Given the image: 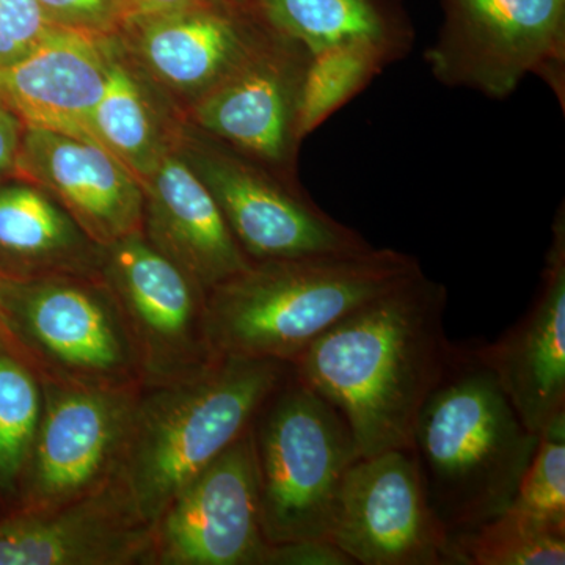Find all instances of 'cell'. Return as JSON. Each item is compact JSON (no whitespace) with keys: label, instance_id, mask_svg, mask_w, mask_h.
Here are the masks:
<instances>
[{"label":"cell","instance_id":"obj_10","mask_svg":"<svg viewBox=\"0 0 565 565\" xmlns=\"http://www.w3.org/2000/svg\"><path fill=\"white\" fill-rule=\"evenodd\" d=\"M99 275L120 303L136 343L143 386L210 362L207 291L145 237L104 245Z\"/></svg>","mask_w":565,"mask_h":565},{"label":"cell","instance_id":"obj_2","mask_svg":"<svg viewBox=\"0 0 565 565\" xmlns=\"http://www.w3.org/2000/svg\"><path fill=\"white\" fill-rule=\"evenodd\" d=\"M423 273L393 248L252 262L207 291L214 355L291 363L363 305Z\"/></svg>","mask_w":565,"mask_h":565},{"label":"cell","instance_id":"obj_30","mask_svg":"<svg viewBox=\"0 0 565 565\" xmlns=\"http://www.w3.org/2000/svg\"><path fill=\"white\" fill-rule=\"evenodd\" d=\"M24 125L9 104L0 98V177L17 170Z\"/></svg>","mask_w":565,"mask_h":565},{"label":"cell","instance_id":"obj_33","mask_svg":"<svg viewBox=\"0 0 565 565\" xmlns=\"http://www.w3.org/2000/svg\"><path fill=\"white\" fill-rule=\"evenodd\" d=\"M225 2L233 3L237 7H252L253 0H225Z\"/></svg>","mask_w":565,"mask_h":565},{"label":"cell","instance_id":"obj_29","mask_svg":"<svg viewBox=\"0 0 565 565\" xmlns=\"http://www.w3.org/2000/svg\"><path fill=\"white\" fill-rule=\"evenodd\" d=\"M263 565H356L332 539H299L267 545Z\"/></svg>","mask_w":565,"mask_h":565},{"label":"cell","instance_id":"obj_18","mask_svg":"<svg viewBox=\"0 0 565 565\" xmlns=\"http://www.w3.org/2000/svg\"><path fill=\"white\" fill-rule=\"evenodd\" d=\"M111 36L54 25L31 54L0 68V98L24 128L93 140L92 115L106 87Z\"/></svg>","mask_w":565,"mask_h":565},{"label":"cell","instance_id":"obj_21","mask_svg":"<svg viewBox=\"0 0 565 565\" xmlns=\"http://www.w3.org/2000/svg\"><path fill=\"white\" fill-rule=\"evenodd\" d=\"M274 31L302 43L311 54L370 46L397 62L408 55L414 32L393 0H253Z\"/></svg>","mask_w":565,"mask_h":565},{"label":"cell","instance_id":"obj_9","mask_svg":"<svg viewBox=\"0 0 565 565\" xmlns=\"http://www.w3.org/2000/svg\"><path fill=\"white\" fill-rule=\"evenodd\" d=\"M329 537L356 565H459L412 449H388L351 465Z\"/></svg>","mask_w":565,"mask_h":565},{"label":"cell","instance_id":"obj_22","mask_svg":"<svg viewBox=\"0 0 565 565\" xmlns=\"http://www.w3.org/2000/svg\"><path fill=\"white\" fill-rule=\"evenodd\" d=\"M90 132L140 182L173 151L166 118L117 35L110 40L106 87L93 111Z\"/></svg>","mask_w":565,"mask_h":565},{"label":"cell","instance_id":"obj_19","mask_svg":"<svg viewBox=\"0 0 565 565\" xmlns=\"http://www.w3.org/2000/svg\"><path fill=\"white\" fill-rule=\"evenodd\" d=\"M141 188L145 237L206 291L250 266L210 189L180 151H170Z\"/></svg>","mask_w":565,"mask_h":565},{"label":"cell","instance_id":"obj_23","mask_svg":"<svg viewBox=\"0 0 565 565\" xmlns=\"http://www.w3.org/2000/svg\"><path fill=\"white\" fill-rule=\"evenodd\" d=\"M451 539L459 565L565 564V527L512 508Z\"/></svg>","mask_w":565,"mask_h":565},{"label":"cell","instance_id":"obj_12","mask_svg":"<svg viewBox=\"0 0 565 565\" xmlns=\"http://www.w3.org/2000/svg\"><path fill=\"white\" fill-rule=\"evenodd\" d=\"M313 54L269 28L236 70L189 106L200 132L296 181L300 106Z\"/></svg>","mask_w":565,"mask_h":565},{"label":"cell","instance_id":"obj_25","mask_svg":"<svg viewBox=\"0 0 565 565\" xmlns=\"http://www.w3.org/2000/svg\"><path fill=\"white\" fill-rule=\"evenodd\" d=\"M43 411V390L20 359L0 349V489L22 479Z\"/></svg>","mask_w":565,"mask_h":565},{"label":"cell","instance_id":"obj_5","mask_svg":"<svg viewBox=\"0 0 565 565\" xmlns=\"http://www.w3.org/2000/svg\"><path fill=\"white\" fill-rule=\"evenodd\" d=\"M252 434L266 541L329 537L341 486L360 457L343 416L289 370Z\"/></svg>","mask_w":565,"mask_h":565},{"label":"cell","instance_id":"obj_27","mask_svg":"<svg viewBox=\"0 0 565 565\" xmlns=\"http://www.w3.org/2000/svg\"><path fill=\"white\" fill-rule=\"evenodd\" d=\"M52 28L39 0H0V68L31 54Z\"/></svg>","mask_w":565,"mask_h":565},{"label":"cell","instance_id":"obj_24","mask_svg":"<svg viewBox=\"0 0 565 565\" xmlns=\"http://www.w3.org/2000/svg\"><path fill=\"white\" fill-rule=\"evenodd\" d=\"M392 63L388 55L370 46L334 47L313 54L300 106L302 140L355 98Z\"/></svg>","mask_w":565,"mask_h":565},{"label":"cell","instance_id":"obj_4","mask_svg":"<svg viewBox=\"0 0 565 565\" xmlns=\"http://www.w3.org/2000/svg\"><path fill=\"white\" fill-rule=\"evenodd\" d=\"M289 370L277 360L215 355L141 386L115 476L145 522L154 527L177 494L250 429Z\"/></svg>","mask_w":565,"mask_h":565},{"label":"cell","instance_id":"obj_31","mask_svg":"<svg viewBox=\"0 0 565 565\" xmlns=\"http://www.w3.org/2000/svg\"><path fill=\"white\" fill-rule=\"evenodd\" d=\"M202 2L204 0H126V6H128L129 20V18L154 17V14L191 9Z\"/></svg>","mask_w":565,"mask_h":565},{"label":"cell","instance_id":"obj_17","mask_svg":"<svg viewBox=\"0 0 565 565\" xmlns=\"http://www.w3.org/2000/svg\"><path fill=\"white\" fill-rule=\"evenodd\" d=\"M14 172L51 193L103 247L143 230L141 182L96 141L24 128Z\"/></svg>","mask_w":565,"mask_h":565},{"label":"cell","instance_id":"obj_7","mask_svg":"<svg viewBox=\"0 0 565 565\" xmlns=\"http://www.w3.org/2000/svg\"><path fill=\"white\" fill-rule=\"evenodd\" d=\"M426 62L446 87L505 99L530 74L565 104V0H441Z\"/></svg>","mask_w":565,"mask_h":565},{"label":"cell","instance_id":"obj_16","mask_svg":"<svg viewBox=\"0 0 565 565\" xmlns=\"http://www.w3.org/2000/svg\"><path fill=\"white\" fill-rule=\"evenodd\" d=\"M531 433L565 416V207H557L552 243L533 302L493 343L470 344Z\"/></svg>","mask_w":565,"mask_h":565},{"label":"cell","instance_id":"obj_15","mask_svg":"<svg viewBox=\"0 0 565 565\" xmlns=\"http://www.w3.org/2000/svg\"><path fill=\"white\" fill-rule=\"evenodd\" d=\"M154 527L117 476L70 503L0 522V565L147 564Z\"/></svg>","mask_w":565,"mask_h":565},{"label":"cell","instance_id":"obj_11","mask_svg":"<svg viewBox=\"0 0 565 565\" xmlns=\"http://www.w3.org/2000/svg\"><path fill=\"white\" fill-rule=\"evenodd\" d=\"M43 411L25 465L24 509L55 508L118 470L141 386L102 388L40 377Z\"/></svg>","mask_w":565,"mask_h":565},{"label":"cell","instance_id":"obj_13","mask_svg":"<svg viewBox=\"0 0 565 565\" xmlns=\"http://www.w3.org/2000/svg\"><path fill=\"white\" fill-rule=\"evenodd\" d=\"M267 545L250 427L163 511L147 564L263 565Z\"/></svg>","mask_w":565,"mask_h":565},{"label":"cell","instance_id":"obj_1","mask_svg":"<svg viewBox=\"0 0 565 565\" xmlns=\"http://www.w3.org/2000/svg\"><path fill=\"white\" fill-rule=\"evenodd\" d=\"M448 289L424 273L353 311L291 364L340 412L360 457L411 449L416 418L444 375L455 343Z\"/></svg>","mask_w":565,"mask_h":565},{"label":"cell","instance_id":"obj_28","mask_svg":"<svg viewBox=\"0 0 565 565\" xmlns=\"http://www.w3.org/2000/svg\"><path fill=\"white\" fill-rule=\"evenodd\" d=\"M39 3L57 28L96 36L117 35L128 20L126 0H39Z\"/></svg>","mask_w":565,"mask_h":565},{"label":"cell","instance_id":"obj_3","mask_svg":"<svg viewBox=\"0 0 565 565\" xmlns=\"http://www.w3.org/2000/svg\"><path fill=\"white\" fill-rule=\"evenodd\" d=\"M537 440L471 345L455 344L411 448L446 533L455 537L511 505Z\"/></svg>","mask_w":565,"mask_h":565},{"label":"cell","instance_id":"obj_32","mask_svg":"<svg viewBox=\"0 0 565 565\" xmlns=\"http://www.w3.org/2000/svg\"><path fill=\"white\" fill-rule=\"evenodd\" d=\"M0 344L11 345L10 337L9 333H7L6 323H3L2 315H0Z\"/></svg>","mask_w":565,"mask_h":565},{"label":"cell","instance_id":"obj_20","mask_svg":"<svg viewBox=\"0 0 565 565\" xmlns=\"http://www.w3.org/2000/svg\"><path fill=\"white\" fill-rule=\"evenodd\" d=\"M0 256L10 275L99 274L96 244L51 193L33 184L0 185Z\"/></svg>","mask_w":565,"mask_h":565},{"label":"cell","instance_id":"obj_6","mask_svg":"<svg viewBox=\"0 0 565 565\" xmlns=\"http://www.w3.org/2000/svg\"><path fill=\"white\" fill-rule=\"evenodd\" d=\"M0 315L10 344L40 377L82 386H143L139 352L102 275H0Z\"/></svg>","mask_w":565,"mask_h":565},{"label":"cell","instance_id":"obj_8","mask_svg":"<svg viewBox=\"0 0 565 565\" xmlns=\"http://www.w3.org/2000/svg\"><path fill=\"white\" fill-rule=\"evenodd\" d=\"M181 154L210 189L250 262L363 252L373 247L327 214L297 182L202 132Z\"/></svg>","mask_w":565,"mask_h":565},{"label":"cell","instance_id":"obj_26","mask_svg":"<svg viewBox=\"0 0 565 565\" xmlns=\"http://www.w3.org/2000/svg\"><path fill=\"white\" fill-rule=\"evenodd\" d=\"M509 508L565 527V416L539 434L534 455Z\"/></svg>","mask_w":565,"mask_h":565},{"label":"cell","instance_id":"obj_14","mask_svg":"<svg viewBox=\"0 0 565 565\" xmlns=\"http://www.w3.org/2000/svg\"><path fill=\"white\" fill-rule=\"evenodd\" d=\"M225 0L191 9L129 18L122 47L143 76L191 104L221 84L258 46L269 25L248 20Z\"/></svg>","mask_w":565,"mask_h":565}]
</instances>
